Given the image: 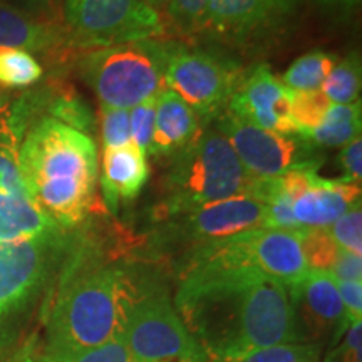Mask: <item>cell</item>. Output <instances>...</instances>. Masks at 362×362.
Returning <instances> with one entry per match:
<instances>
[{
    "mask_svg": "<svg viewBox=\"0 0 362 362\" xmlns=\"http://www.w3.org/2000/svg\"><path fill=\"white\" fill-rule=\"evenodd\" d=\"M19 133L6 107L0 111V242L52 238L64 235L35 205L19 168Z\"/></svg>",
    "mask_w": 362,
    "mask_h": 362,
    "instance_id": "obj_11",
    "label": "cell"
},
{
    "mask_svg": "<svg viewBox=\"0 0 362 362\" xmlns=\"http://www.w3.org/2000/svg\"><path fill=\"white\" fill-rule=\"evenodd\" d=\"M300 245L309 270L329 272L341 252L327 230L319 228H302Z\"/></svg>",
    "mask_w": 362,
    "mask_h": 362,
    "instance_id": "obj_27",
    "label": "cell"
},
{
    "mask_svg": "<svg viewBox=\"0 0 362 362\" xmlns=\"http://www.w3.org/2000/svg\"><path fill=\"white\" fill-rule=\"evenodd\" d=\"M40 362H136L124 337H116L103 346L81 351H45Z\"/></svg>",
    "mask_w": 362,
    "mask_h": 362,
    "instance_id": "obj_26",
    "label": "cell"
},
{
    "mask_svg": "<svg viewBox=\"0 0 362 362\" xmlns=\"http://www.w3.org/2000/svg\"><path fill=\"white\" fill-rule=\"evenodd\" d=\"M131 287L124 272L67 270L47 322V349L81 351L123 337Z\"/></svg>",
    "mask_w": 362,
    "mask_h": 362,
    "instance_id": "obj_3",
    "label": "cell"
},
{
    "mask_svg": "<svg viewBox=\"0 0 362 362\" xmlns=\"http://www.w3.org/2000/svg\"><path fill=\"white\" fill-rule=\"evenodd\" d=\"M218 129L232 144L247 173L255 180H272L300 166L320 165L317 146L304 136L272 133L228 110L220 115Z\"/></svg>",
    "mask_w": 362,
    "mask_h": 362,
    "instance_id": "obj_10",
    "label": "cell"
},
{
    "mask_svg": "<svg viewBox=\"0 0 362 362\" xmlns=\"http://www.w3.org/2000/svg\"><path fill=\"white\" fill-rule=\"evenodd\" d=\"M176 155L165 178V218L226 198L257 194L259 180L247 173L218 128L200 131Z\"/></svg>",
    "mask_w": 362,
    "mask_h": 362,
    "instance_id": "obj_4",
    "label": "cell"
},
{
    "mask_svg": "<svg viewBox=\"0 0 362 362\" xmlns=\"http://www.w3.org/2000/svg\"><path fill=\"white\" fill-rule=\"evenodd\" d=\"M22 180L39 210L59 228L83 223L98 187V148L90 136L44 117L19 146Z\"/></svg>",
    "mask_w": 362,
    "mask_h": 362,
    "instance_id": "obj_2",
    "label": "cell"
},
{
    "mask_svg": "<svg viewBox=\"0 0 362 362\" xmlns=\"http://www.w3.org/2000/svg\"><path fill=\"white\" fill-rule=\"evenodd\" d=\"M288 296L302 344L320 347L329 339L336 342L349 325L336 279L329 272L307 270L297 282L288 285Z\"/></svg>",
    "mask_w": 362,
    "mask_h": 362,
    "instance_id": "obj_13",
    "label": "cell"
},
{
    "mask_svg": "<svg viewBox=\"0 0 362 362\" xmlns=\"http://www.w3.org/2000/svg\"><path fill=\"white\" fill-rule=\"evenodd\" d=\"M242 79L240 67L228 59L171 42L165 88L175 90L200 117L220 116Z\"/></svg>",
    "mask_w": 362,
    "mask_h": 362,
    "instance_id": "obj_9",
    "label": "cell"
},
{
    "mask_svg": "<svg viewBox=\"0 0 362 362\" xmlns=\"http://www.w3.org/2000/svg\"><path fill=\"white\" fill-rule=\"evenodd\" d=\"M51 117L69 128L88 133L93 131L94 119L89 107L78 98H59L51 106Z\"/></svg>",
    "mask_w": 362,
    "mask_h": 362,
    "instance_id": "obj_32",
    "label": "cell"
},
{
    "mask_svg": "<svg viewBox=\"0 0 362 362\" xmlns=\"http://www.w3.org/2000/svg\"><path fill=\"white\" fill-rule=\"evenodd\" d=\"M339 163L344 171V180L361 185L362 180V141L361 138L354 139L339 153Z\"/></svg>",
    "mask_w": 362,
    "mask_h": 362,
    "instance_id": "obj_35",
    "label": "cell"
},
{
    "mask_svg": "<svg viewBox=\"0 0 362 362\" xmlns=\"http://www.w3.org/2000/svg\"><path fill=\"white\" fill-rule=\"evenodd\" d=\"M66 243V235L0 242V315L22 305L37 291Z\"/></svg>",
    "mask_w": 362,
    "mask_h": 362,
    "instance_id": "obj_14",
    "label": "cell"
},
{
    "mask_svg": "<svg viewBox=\"0 0 362 362\" xmlns=\"http://www.w3.org/2000/svg\"><path fill=\"white\" fill-rule=\"evenodd\" d=\"M329 274L336 280H346V282L362 280V255L341 248Z\"/></svg>",
    "mask_w": 362,
    "mask_h": 362,
    "instance_id": "obj_36",
    "label": "cell"
},
{
    "mask_svg": "<svg viewBox=\"0 0 362 362\" xmlns=\"http://www.w3.org/2000/svg\"><path fill=\"white\" fill-rule=\"evenodd\" d=\"M310 2L320 8L339 11V12L354 11V8L361 6V0H310Z\"/></svg>",
    "mask_w": 362,
    "mask_h": 362,
    "instance_id": "obj_37",
    "label": "cell"
},
{
    "mask_svg": "<svg viewBox=\"0 0 362 362\" xmlns=\"http://www.w3.org/2000/svg\"><path fill=\"white\" fill-rule=\"evenodd\" d=\"M17 362H40V361H39V357L35 356V354H27V356L22 357V359L17 361Z\"/></svg>",
    "mask_w": 362,
    "mask_h": 362,
    "instance_id": "obj_39",
    "label": "cell"
},
{
    "mask_svg": "<svg viewBox=\"0 0 362 362\" xmlns=\"http://www.w3.org/2000/svg\"><path fill=\"white\" fill-rule=\"evenodd\" d=\"M181 270L243 272L292 285L307 269L300 230L257 228L194 245Z\"/></svg>",
    "mask_w": 362,
    "mask_h": 362,
    "instance_id": "obj_6",
    "label": "cell"
},
{
    "mask_svg": "<svg viewBox=\"0 0 362 362\" xmlns=\"http://www.w3.org/2000/svg\"><path fill=\"white\" fill-rule=\"evenodd\" d=\"M149 175L146 155L133 143L123 148L104 149L101 192L111 211H117L119 202H131L141 193Z\"/></svg>",
    "mask_w": 362,
    "mask_h": 362,
    "instance_id": "obj_18",
    "label": "cell"
},
{
    "mask_svg": "<svg viewBox=\"0 0 362 362\" xmlns=\"http://www.w3.org/2000/svg\"><path fill=\"white\" fill-rule=\"evenodd\" d=\"M319 351L314 344H280L252 352L237 362H319Z\"/></svg>",
    "mask_w": 362,
    "mask_h": 362,
    "instance_id": "obj_28",
    "label": "cell"
},
{
    "mask_svg": "<svg viewBox=\"0 0 362 362\" xmlns=\"http://www.w3.org/2000/svg\"><path fill=\"white\" fill-rule=\"evenodd\" d=\"M226 110L272 133L297 134L291 121V90L265 64L243 76Z\"/></svg>",
    "mask_w": 362,
    "mask_h": 362,
    "instance_id": "obj_16",
    "label": "cell"
},
{
    "mask_svg": "<svg viewBox=\"0 0 362 362\" xmlns=\"http://www.w3.org/2000/svg\"><path fill=\"white\" fill-rule=\"evenodd\" d=\"M362 320L347 325L341 337L334 342L324 362H362Z\"/></svg>",
    "mask_w": 362,
    "mask_h": 362,
    "instance_id": "obj_33",
    "label": "cell"
},
{
    "mask_svg": "<svg viewBox=\"0 0 362 362\" xmlns=\"http://www.w3.org/2000/svg\"><path fill=\"white\" fill-rule=\"evenodd\" d=\"M362 86V64L359 52H351L337 61L329 72L320 90L332 104H352L359 101Z\"/></svg>",
    "mask_w": 362,
    "mask_h": 362,
    "instance_id": "obj_23",
    "label": "cell"
},
{
    "mask_svg": "<svg viewBox=\"0 0 362 362\" xmlns=\"http://www.w3.org/2000/svg\"><path fill=\"white\" fill-rule=\"evenodd\" d=\"M64 29L42 22L0 0V51L47 52L64 42Z\"/></svg>",
    "mask_w": 362,
    "mask_h": 362,
    "instance_id": "obj_20",
    "label": "cell"
},
{
    "mask_svg": "<svg viewBox=\"0 0 362 362\" xmlns=\"http://www.w3.org/2000/svg\"><path fill=\"white\" fill-rule=\"evenodd\" d=\"M175 309L206 362L302 344L288 287L259 274L181 270Z\"/></svg>",
    "mask_w": 362,
    "mask_h": 362,
    "instance_id": "obj_1",
    "label": "cell"
},
{
    "mask_svg": "<svg viewBox=\"0 0 362 362\" xmlns=\"http://www.w3.org/2000/svg\"><path fill=\"white\" fill-rule=\"evenodd\" d=\"M361 101L352 104H330L327 115L314 133L307 136L315 146H346L361 138Z\"/></svg>",
    "mask_w": 362,
    "mask_h": 362,
    "instance_id": "obj_21",
    "label": "cell"
},
{
    "mask_svg": "<svg viewBox=\"0 0 362 362\" xmlns=\"http://www.w3.org/2000/svg\"><path fill=\"white\" fill-rule=\"evenodd\" d=\"M336 54L324 51H312L300 56L292 62V66L284 72L282 83L292 93L317 90L322 88L329 72L337 64Z\"/></svg>",
    "mask_w": 362,
    "mask_h": 362,
    "instance_id": "obj_22",
    "label": "cell"
},
{
    "mask_svg": "<svg viewBox=\"0 0 362 362\" xmlns=\"http://www.w3.org/2000/svg\"><path fill=\"white\" fill-rule=\"evenodd\" d=\"M327 232L342 250L362 255V210L361 205L351 208L329 226Z\"/></svg>",
    "mask_w": 362,
    "mask_h": 362,
    "instance_id": "obj_29",
    "label": "cell"
},
{
    "mask_svg": "<svg viewBox=\"0 0 362 362\" xmlns=\"http://www.w3.org/2000/svg\"><path fill=\"white\" fill-rule=\"evenodd\" d=\"M300 0H203L202 37L250 44L275 34L296 16Z\"/></svg>",
    "mask_w": 362,
    "mask_h": 362,
    "instance_id": "obj_12",
    "label": "cell"
},
{
    "mask_svg": "<svg viewBox=\"0 0 362 362\" xmlns=\"http://www.w3.org/2000/svg\"><path fill=\"white\" fill-rule=\"evenodd\" d=\"M156 121V96L138 104L129 110V124H131V141L138 146L144 155L151 151L153 134H155Z\"/></svg>",
    "mask_w": 362,
    "mask_h": 362,
    "instance_id": "obj_30",
    "label": "cell"
},
{
    "mask_svg": "<svg viewBox=\"0 0 362 362\" xmlns=\"http://www.w3.org/2000/svg\"><path fill=\"white\" fill-rule=\"evenodd\" d=\"M146 2H148L149 6H151L153 8H156V11L160 12V11H163V8H165L166 0H146Z\"/></svg>",
    "mask_w": 362,
    "mask_h": 362,
    "instance_id": "obj_38",
    "label": "cell"
},
{
    "mask_svg": "<svg viewBox=\"0 0 362 362\" xmlns=\"http://www.w3.org/2000/svg\"><path fill=\"white\" fill-rule=\"evenodd\" d=\"M62 13L66 37L88 49L158 39L166 30L146 0H64Z\"/></svg>",
    "mask_w": 362,
    "mask_h": 362,
    "instance_id": "obj_8",
    "label": "cell"
},
{
    "mask_svg": "<svg viewBox=\"0 0 362 362\" xmlns=\"http://www.w3.org/2000/svg\"><path fill=\"white\" fill-rule=\"evenodd\" d=\"M123 337L136 362H206L168 293L156 287L131 292Z\"/></svg>",
    "mask_w": 362,
    "mask_h": 362,
    "instance_id": "obj_7",
    "label": "cell"
},
{
    "mask_svg": "<svg viewBox=\"0 0 362 362\" xmlns=\"http://www.w3.org/2000/svg\"><path fill=\"white\" fill-rule=\"evenodd\" d=\"M339 296H341L344 314H346L347 324L361 320L362 317V280L357 282H346V280H336Z\"/></svg>",
    "mask_w": 362,
    "mask_h": 362,
    "instance_id": "obj_34",
    "label": "cell"
},
{
    "mask_svg": "<svg viewBox=\"0 0 362 362\" xmlns=\"http://www.w3.org/2000/svg\"><path fill=\"white\" fill-rule=\"evenodd\" d=\"M171 42L158 39L93 49L79 69L104 107L131 110L165 88Z\"/></svg>",
    "mask_w": 362,
    "mask_h": 362,
    "instance_id": "obj_5",
    "label": "cell"
},
{
    "mask_svg": "<svg viewBox=\"0 0 362 362\" xmlns=\"http://www.w3.org/2000/svg\"><path fill=\"white\" fill-rule=\"evenodd\" d=\"M4 107H6V96H4V93L0 90V111H2Z\"/></svg>",
    "mask_w": 362,
    "mask_h": 362,
    "instance_id": "obj_40",
    "label": "cell"
},
{
    "mask_svg": "<svg viewBox=\"0 0 362 362\" xmlns=\"http://www.w3.org/2000/svg\"><path fill=\"white\" fill-rule=\"evenodd\" d=\"M200 134V116L175 90L156 94V121L149 155H175Z\"/></svg>",
    "mask_w": 362,
    "mask_h": 362,
    "instance_id": "obj_19",
    "label": "cell"
},
{
    "mask_svg": "<svg viewBox=\"0 0 362 362\" xmlns=\"http://www.w3.org/2000/svg\"><path fill=\"white\" fill-rule=\"evenodd\" d=\"M361 205V185L347 180L310 176L307 187L293 200L292 211L298 228L327 230L337 218Z\"/></svg>",
    "mask_w": 362,
    "mask_h": 362,
    "instance_id": "obj_17",
    "label": "cell"
},
{
    "mask_svg": "<svg viewBox=\"0 0 362 362\" xmlns=\"http://www.w3.org/2000/svg\"><path fill=\"white\" fill-rule=\"evenodd\" d=\"M101 136L104 149L128 146L131 141L129 110L104 107L101 111Z\"/></svg>",
    "mask_w": 362,
    "mask_h": 362,
    "instance_id": "obj_31",
    "label": "cell"
},
{
    "mask_svg": "<svg viewBox=\"0 0 362 362\" xmlns=\"http://www.w3.org/2000/svg\"><path fill=\"white\" fill-rule=\"evenodd\" d=\"M168 218H173L175 230L181 237L193 240L198 245L208 240L265 228L267 205L252 194H242L192 208Z\"/></svg>",
    "mask_w": 362,
    "mask_h": 362,
    "instance_id": "obj_15",
    "label": "cell"
},
{
    "mask_svg": "<svg viewBox=\"0 0 362 362\" xmlns=\"http://www.w3.org/2000/svg\"><path fill=\"white\" fill-rule=\"evenodd\" d=\"M44 71L33 54L21 49L0 51V86L4 88H29L40 81Z\"/></svg>",
    "mask_w": 362,
    "mask_h": 362,
    "instance_id": "obj_24",
    "label": "cell"
},
{
    "mask_svg": "<svg viewBox=\"0 0 362 362\" xmlns=\"http://www.w3.org/2000/svg\"><path fill=\"white\" fill-rule=\"evenodd\" d=\"M330 103L320 89L292 93L291 90V121L297 134L307 138L319 128L327 115Z\"/></svg>",
    "mask_w": 362,
    "mask_h": 362,
    "instance_id": "obj_25",
    "label": "cell"
}]
</instances>
